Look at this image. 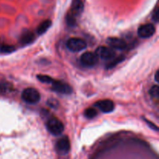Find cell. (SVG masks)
<instances>
[{"instance_id": "7402d4cb", "label": "cell", "mask_w": 159, "mask_h": 159, "mask_svg": "<svg viewBox=\"0 0 159 159\" xmlns=\"http://www.w3.org/2000/svg\"><path fill=\"white\" fill-rule=\"evenodd\" d=\"M158 71H156V73H155V81H156V82H158L159 81V79H158Z\"/></svg>"}, {"instance_id": "4fadbf2b", "label": "cell", "mask_w": 159, "mask_h": 159, "mask_svg": "<svg viewBox=\"0 0 159 159\" xmlns=\"http://www.w3.org/2000/svg\"><path fill=\"white\" fill-rule=\"evenodd\" d=\"M34 38H35L34 34L32 32L27 31L22 35L21 39H20V43H23V44H28V43H30L31 42L34 41Z\"/></svg>"}, {"instance_id": "9a60e30c", "label": "cell", "mask_w": 159, "mask_h": 159, "mask_svg": "<svg viewBox=\"0 0 159 159\" xmlns=\"http://www.w3.org/2000/svg\"><path fill=\"white\" fill-rule=\"evenodd\" d=\"M15 51V48L12 45L3 44L0 47V52L3 54H9Z\"/></svg>"}, {"instance_id": "8fae6325", "label": "cell", "mask_w": 159, "mask_h": 159, "mask_svg": "<svg viewBox=\"0 0 159 159\" xmlns=\"http://www.w3.org/2000/svg\"><path fill=\"white\" fill-rule=\"evenodd\" d=\"M84 5L82 0H73L72 3H71V9L69 11L71 14L77 16L80 15L82 12L83 11Z\"/></svg>"}, {"instance_id": "9c48e42d", "label": "cell", "mask_w": 159, "mask_h": 159, "mask_svg": "<svg viewBox=\"0 0 159 159\" xmlns=\"http://www.w3.org/2000/svg\"><path fill=\"white\" fill-rule=\"evenodd\" d=\"M107 43L112 49L124 50L127 48V43L124 40L116 37H110L107 40Z\"/></svg>"}, {"instance_id": "52a82bcc", "label": "cell", "mask_w": 159, "mask_h": 159, "mask_svg": "<svg viewBox=\"0 0 159 159\" xmlns=\"http://www.w3.org/2000/svg\"><path fill=\"white\" fill-rule=\"evenodd\" d=\"M51 84H52L53 90L57 93H61V94H71L72 92V89L69 85L61 81L53 80Z\"/></svg>"}, {"instance_id": "7c38bea8", "label": "cell", "mask_w": 159, "mask_h": 159, "mask_svg": "<svg viewBox=\"0 0 159 159\" xmlns=\"http://www.w3.org/2000/svg\"><path fill=\"white\" fill-rule=\"evenodd\" d=\"M51 24H52V22L50 20H44L43 22H42L39 26L37 27V34L39 35H41V34H43L50 27H51Z\"/></svg>"}, {"instance_id": "ba28073f", "label": "cell", "mask_w": 159, "mask_h": 159, "mask_svg": "<svg viewBox=\"0 0 159 159\" xmlns=\"http://www.w3.org/2000/svg\"><path fill=\"white\" fill-rule=\"evenodd\" d=\"M95 107L100 110L102 113H110L115 108L114 102L110 99H103L99 100L95 103Z\"/></svg>"}, {"instance_id": "e0dca14e", "label": "cell", "mask_w": 159, "mask_h": 159, "mask_svg": "<svg viewBox=\"0 0 159 159\" xmlns=\"http://www.w3.org/2000/svg\"><path fill=\"white\" fill-rule=\"evenodd\" d=\"M96 115H97V112H96V110H95V109L88 108L85 110V116H86L87 118H89V119H93V118H94Z\"/></svg>"}, {"instance_id": "5bb4252c", "label": "cell", "mask_w": 159, "mask_h": 159, "mask_svg": "<svg viewBox=\"0 0 159 159\" xmlns=\"http://www.w3.org/2000/svg\"><path fill=\"white\" fill-rule=\"evenodd\" d=\"M124 58H125V57H124L123 55L118 56V57H113V60L107 64V66H106V68H107V69H109V68H114L116 65H117L118 64H120V62H122L124 60Z\"/></svg>"}, {"instance_id": "3957f363", "label": "cell", "mask_w": 159, "mask_h": 159, "mask_svg": "<svg viewBox=\"0 0 159 159\" xmlns=\"http://www.w3.org/2000/svg\"><path fill=\"white\" fill-rule=\"evenodd\" d=\"M67 48L70 51L72 52H79L85 49L87 47L86 42L83 39L78 38V37H72L70 38L66 43Z\"/></svg>"}, {"instance_id": "d6986e66", "label": "cell", "mask_w": 159, "mask_h": 159, "mask_svg": "<svg viewBox=\"0 0 159 159\" xmlns=\"http://www.w3.org/2000/svg\"><path fill=\"white\" fill-rule=\"evenodd\" d=\"M149 94L151 95L152 97L158 99L159 96V87L158 85H154V86H152L150 91H149Z\"/></svg>"}, {"instance_id": "ffe728a7", "label": "cell", "mask_w": 159, "mask_h": 159, "mask_svg": "<svg viewBox=\"0 0 159 159\" xmlns=\"http://www.w3.org/2000/svg\"><path fill=\"white\" fill-rule=\"evenodd\" d=\"M158 18H159V11L158 8H156L153 12V16H152V19H153L155 22H158Z\"/></svg>"}, {"instance_id": "7a4b0ae2", "label": "cell", "mask_w": 159, "mask_h": 159, "mask_svg": "<svg viewBox=\"0 0 159 159\" xmlns=\"http://www.w3.org/2000/svg\"><path fill=\"white\" fill-rule=\"evenodd\" d=\"M22 99L30 104H35L40 99V93L34 88H27L22 93Z\"/></svg>"}, {"instance_id": "277c9868", "label": "cell", "mask_w": 159, "mask_h": 159, "mask_svg": "<svg viewBox=\"0 0 159 159\" xmlns=\"http://www.w3.org/2000/svg\"><path fill=\"white\" fill-rule=\"evenodd\" d=\"M95 54L97 56V57L104 59V60H111V59H113L116 56V53H115L114 50H113L110 48L102 46L99 47L96 49Z\"/></svg>"}, {"instance_id": "2e32d148", "label": "cell", "mask_w": 159, "mask_h": 159, "mask_svg": "<svg viewBox=\"0 0 159 159\" xmlns=\"http://www.w3.org/2000/svg\"><path fill=\"white\" fill-rule=\"evenodd\" d=\"M66 22L67 23H68V26H75L76 23V16H75L73 14H71V12H69L68 14H67Z\"/></svg>"}, {"instance_id": "6da1fadb", "label": "cell", "mask_w": 159, "mask_h": 159, "mask_svg": "<svg viewBox=\"0 0 159 159\" xmlns=\"http://www.w3.org/2000/svg\"><path fill=\"white\" fill-rule=\"evenodd\" d=\"M47 128L51 134L54 136H58L63 133L65 130V126L62 124L61 121L59 120L57 118L51 117L47 122Z\"/></svg>"}, {"instance_id": "8992f818", "label": "cell", "mask_w": 159, "mask_h": 159, "mask_svg": "<svg viewBox=\"0 0 159 159\" xmlns=\"http://www.w3.org/2000/svg\"><path fill=\"white\" fill-rule=\"evenodd\" d=\"M155 32V27L152 23L141 25L138 30V34L141 38H149Z\"/></svg>"}, {"instance_id": "ac0fdd59", "label": "cell", "mask_w": 159, "mask_h": 159, "mask_svg": "<svg viewBox=\"0 0 159 159\" xmlns=\"http://www.w3.org/2000/svg\"><path fill=\"white\" fill-rule=\"evenodd\" d=\"M37 79H39L40 82H43V83H52L53 80H54L50 76L43 75H37Z\"/></svg>"}, {"instance_id": "30bf717a", "label": "cell", "mask_w": 159, "mask_h": 159, "mask_svg": "<svg viewBox=\"0 0 159 159\" xmlns=\"http://www.w3.org/2000/svg\"><path fill=\"white\" fill-rule=\"evenodd\" d=\"M70 141L67 137L61 138L57 141V144H56V148H57V152L62 155H65L68 153L70 151Z\"/></svg>"}, {"instance_id": "44dd1931", "label": "cell", "mask_w": 159, "mask_h": 159, "mask_svg": "<svg viewBox=\"0 0 159 159\" xmlns=\"http://www.w3.org/2000/svg\"><path fill=\"white\" fill-rule=\"evenodd\" d=\"M145 121L147 123H148V124H149V125H150V127H152V128H153L154 130H158V127H157V126H155V124H152V123L149 122L148 120H145Z\"/></svg>"}, {"instance_id": "5b68a950", "label": "cell", "mask_w": 159, "mask_h": 159, "mask_svg": "<svg viewBox=\"0 0 159 159\" xmlns=\"http://www.w3.org/2000/svg\"><path fill=\"white\" fill-rule=\"evenodd\" d=\"M81 63L82 65L85 67H93L97 64L98 57L95 53L93 52H85L80 57Z\"/></svg>"}]
</instances>
